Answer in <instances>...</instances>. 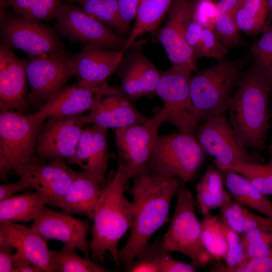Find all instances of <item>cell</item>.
I'll return each mask as SVG.
<instances>
[{
	"mask_svg": "<svg viewBox=\"0 0 272 272\" xmlns=\"http://www.w3.org/2000/svg\"><path fill=\"white\" fill-rule=\"evenodd\" d=\"M132 178V223L128 238L118 253L119 262L124 267L135 259L152 235L168 221L171 200L183 183L175 177L149 173Z\"/></svg>",
	"mask_w": 272,
	"mask_h": 272,
	"instance_id": "1",
	"label": "cell"
},
{
	"mask_svg": "<svg viewBox=\"0 0 272 272\" xmlns=\"http://www.w3.org/2000/svg\"><path fill=\"white\" fill-rule=\"evenodd\" d=\"M133 177L129 170L118 162L113 177L102 190L93 218L92 238L89 248L93 260L102 262L108 251L116 265L119 264L118 243L130 229L133 206L124 192L128 180Z\"/></svg>",
	"mask_w": 272,
	"mask_h": 272,
	"instance_id": "2",
	"label": "cell"
},
{
	"mask_svg": "<svg viewBox=\"0 0 272 272\" xmlns=\"http://www.w3.org/2000/svg\"><path fill=\"white\" fill-rule=\"evenodd\" d=\"M270 82L255 64L242 74L230 98L229 122L239 141L246 148H264L269 127Z\"/></svg>",
	"mask_w": 272,
	"mask_h": 272,
	"instance_id": "3",
	"label": "cell"
},
{
	"mask_svg": "<svg viewBox=\"0 0 272 272\" xmlns=\"http://www.w3.org/2000/svg\"><path fill=\"white\" fill-rule=\"evenodd\" d=\"M241 69L239 60L222 59L191 77L190 97L199 123L227 111Z\"/></svg>",
	"mask_w": 272,
	"mask_h": 272,
	"instance_id": "4",
	"label": "cell"
},
{
	"mask_svg": "<svg viewBox=\"0 0 272 272\" xmlns=\"http://www.w3.org/2000/svg\"><path fill=\"white\" fill-rule=\"evenodd\" d=\"M46 116L40 111L24 115L16 110L0 113V177L34 157L38 134Z\"/></svg>",
	"mask_w": 272,
	"mask_h": 272,
	"instance_id": "5",
	"label": "cell"
},
{
	"mask_svg": "<svg viewBox=\"0 0 272 272\" xmlns=\"http://www.w3.org/2000/svg\"><path fill=\"white\" fill-rule=\"evenodd\" d=\"M195 137L179 131L159 135L147 165V173L175 177L185 183L195 175L203 159Z\"/></svg>",
	"mask_w": 272,
	"mask_h": 272,
	"instance_id": "6",
	"label": "cell"
},
{
	"mask_svg": "<svg viewBox=\"0 0 272 272\" xmlns=\"http://www.w3.org/2000/svg\"><path fill=\"white\" fill-rule=\"evenodd\" d=\"M184 184L181 183L176 191V206L161 242L171 252L188 256L194 266H204L213 258L202 244L201 222L196 216L192 194Z\"/></svg>",
	"mask_w": 272,
	"mask_h": 272,
	"instance_id": "7",
	"label": "cell"
},
{
	"mask_svg": "<svg viewBox=\"0 0 272 272\" xmlns=\"http://www.w3.org/2000/svg\"><path fill=\"white\" fill-rule=\"evenodd\" d=\"M57 31L72 41L118 51L130 48L128 38L89 15L73 3L62 4L55 17Z\"/></svg>",
	"mask_w": 272,
	"mask_h": 272,
	"instance_id": "8",
	"label": "cell"
},
{
	"mask_svg": "<svg viewBox=\"0 0 272 272\" xmlns=\"http://www.w3.org/2000/svg\"><path fill=\"white\" fill-rule=\"evenodd\" d=\"M191 77V72L172 66L161 72L155 93L166 111L165 122L181 132L195 137L199 122L190 97Z\"/></svg>",
	"mask_w": 272,
	"mask_h": 272,
	"instance_id": "9",
	"label": "cell"
},
{
	"mask_svg": "<svg viewBox=\"0 0 272 272\" xmlns=\"http://www.w3.org/2000/svg\"><path fill=\"white\" fill-rule=\"evenodd\" d=\"M1 45L20 49L29 55L51 53L63 49L54 31L37 20L8 14L1 10Z\"/></svg>",
	"mask_w": 272,
	"mask_h": 272,
	"instance_id": "10",
	"label": "cell"
},
{
	"mask_svg": "<svg viewBox=\"0 0 272 272\" xmlns=\"http://www.w3.org/2000/svg\"><path fill=\"white\" fill-rule=\"evenodd\" d=\"M166 118V111L162 108L143 123L115 129L118 162L129 171L133 177L147 173L148 163L159 136V128Z\"/></svg>",
	"mask_w": 272,
	"mask_h": 272,
	"instance_id": "11",
	"label": "cell"
},
{
	"mask_svg": "<svg viewBox=\"0 0 272 272\" xmlns=\"http://www.w3.org/2000/svg\"><path fill=\"white\" fill-rule=\"evenodd\" d=\"M26 73L30 91L26 98L28 106L45 102L64 87L68 80L74 76L70 57L63 50L29 55Z\"/></svg>",
	"mask_w": 272,
	"mask_h": 272,
	"instance_id": "12",
	"label": "cell"
},
{
	"mask_svg": "<svg viewBox=\"0 0 272 272\" xmlns=\"http://www.w3.org/2000/svg\"><path fill=\"white\" fill-rule=\"evenodd\" d=\"M195 137L203 150L215 158L218 169L238 163L257 162L238 140L225 113L203 121L198 126Z\"/></svg>",
	"mask_w": 272,
	"mask_h": 272,
	"instance_id": "13",
	"label": "cell"
},
{
	"mask_svg": "<svg viewBox=\"0 0 272 272\" xmlns=\"http://www.w3.org/2000/svg\"><path fill=\"white\" fill-rule=\"evenodd\" d=\"M38 157L16 166L13 170L26 180L30 188L44 193L47 204L59 207L77 173L64 160L55 159L45 164Z\"/></svg>",
	"mask_w": 272,
	"mask_h": 272,
	"instance_id": "14",
	"label": "cell"
},
{
	"mask_svg": "<svg viewBox=\"0 0 272 272\" xmlns=\"http://www.w3.org/2000/svg\"><path fill=\"white\" fill-rule=\"evenodd\" d=\"M90 113L82 115L86 123L117 129L141 124L150 118L141 114L119 87L106 82L99 85Z\"/></svg>",
	"mask_w": 272,
	"mask_h": 272,
	"instance_id": "15",
	"label": "cell"
},
{
	"mask_svg": "<svg viewBox=\"0 0 272 272\" xmlns=\"http://www.w3.org/2000/svg\"><path fill=\"white\" fill-rule=\"evenodd\" d=\"M85 124L80 114L50 118L38 135V157L43 160L61 159L77 165L76 149Z\"/></svg>",
	"mask_w": 272,
	"mask_h": 272,
	"instance_id": "16",
	"label": "cell"
},
{
	"mask_svg": "<svg viewBox=\"0 0 272 272\" xmlns=\"http://www.w3.org/2000/svg\"><path fill=\"white\" fill-rule=\"evenodd\" d=\"M31 228L43 238L55 239L76 247L89 258L88 223L65 212L55 211L45 205L33 220Z\"/></svg>",
	"mask_w": 272,
	"mask_h": 272,
	"instance_id": "17",
	"label": "cell"
},
{
	"mask_svg": "<svg viewBox=\"0 0 272 272\" xmlns=\"http://www.w3.org/2000/svg\"><path fill=\"white\" fill-rule=\"evenodd\" d=\"M139 48L129 49L118 68L119 88L132 102L155 93L161 73Z\"/></svg>",
	"mask_w": 272,
	"mask_h": 272,
	"instance_id": "18",
	"label": "cell"
},
{
	"mask_svg": "<svg viewBox=\"0 0 272 272\" xmlns=\"http://www.w3.org/2000/svg\"><path fill=\"white\" fill-rule=\"evenodd\" d=\"M28 60L17 56L10 49L0 46V110L22 112L26 102V68Z\"/></svg>",
	"mask_w": 272,
	"mask_h": 272,
	"instance_id": "19",
	"label": "cell"
},
{
	"mask_svg": "<svg viewBox=\"0 0 272 272\" xmlns=\"http://www.w3.org/2000/svg\"><path fill=\"white\" fill-rule=\"evenodd\" d=\"M125 52L91 45H85L76 54L70 57L74 73L86 82L101 85L118 68Z\"/></svg>",
	"mask_w": 272,
	"mask_h": 272,
	"instance_id": "20",
	"label": "cell"
},
{
	"mask_svg": "<svg viewBox=\"0 0 272 272\" xmlns=\"http://www.w3.org/2000/svg\"><path fill=\"white\" fill-rule=\"evenodd\" d=\"M0 242L8 243L20 251L40 271H57L46 239L31 228L0 222Z\"/></svg>",
	"mask_w": 272,
	"mask_h": 272,
	"instance_id": "21",
	"label": "cell"
},
{
	"mask_svg": "<svg viewBox=\"0 0 272 272\" xmlns=\"http://www.w3.org/2000/svg\"><path fill=\"white\" fill-rule=\"evenodd\" d=\"M108 129L96 124L83 128L76 149L77 165L99 185L108 167Z\"/></svg>",
	"mask_w": 272,
	"mask_h": 272,
	"instance_id": "22",
	"label": "cell"
},
{
	"mask_svg": "<svg viewBox=\"0 0 272 272\" xmlns=\"http://www.w3.org/2000/svg\"><path fill=\"white\" fill-rule=\"evenodd\" d=\"M98 86L80 80L64 87L45 101L39 111L46 118L73 116L89 111Z\"/></svg>",
	"mask_w": 272,
	"mask_h": 272,
	"instance_id": "23",
	"label": "cell"
},
{
	"mask_svg": "<svg viewBox=\"0 0 272 272\" xmlns=\"http://www.w3.org/2000/svg\"><path fill=\"white\" fill-rule=\"evenodd\" d=\"M86 172H77L60 208L64 212L85 215L93 219L102 190Z\"/></svg>",
	"mask_w": 272,
	"mask_h": 272,
	"instance_id": "24",
	"label": "cell"
},
{
	"mask_svg": "<svg viewBox=\"0 0 272 272\" xmlns=\"http://www.w3.org/2000/svg\"><path fill=\"white\" fill-rule=\"evenodd\" d=\"M161 242L148 243L134 260L124 267L130 272H194L193 264L174 258Z\"/></svg>",
	"mask_w": 272,
	"mask_h": 272,
	"instance_id": "25",
	"label": "cell"
},
{
	"mask_svg": "<svg viewBox=\"0 0 272 272\" xmlns=\"http://www.w3.org/2000/svg\"><path fill=\"white\" fill-rule=\"evenodd\" d=\"M219 171L224 184L235 201L272 218V204L265 195L241 174L228 169Z\"/></svg>",
	"mask_w": 272,
	"mask_h": 272,
	"instance_id": "26",
	"label": "cell"
},
{
	"mask_svg": "<svg viewBox=\"0 0 272 272\" xmlns=\"http://www.w3.org/2000/svg\"><path fill=\"white\" fill-rule=\"evenodd\" d=\"M47 201L46 195L39 191L12 195L0 201V222L33 220Z\"/></svg>",
	"mask_w": 272,
	"mask_h": 272,
	"instance_id": "27",
	"label": "cell"
},
{
	"mask_svg": "<svg viewBox=\"0 0 272 272\" xmlns=\"http://www.w3.org/2000/svg\"><path fill=\"white\" fill-rule=\"evenodd\" d=\"M158 39L172 67L191 73L196 70L197 57L176 28L168 21L160 29Z\"/></svg>",
	"mask_w": 272,
	"mask_h": 272,
	"instance_id": "28",
	"label": "cell"
},
{
	"mask_svg": "<svg viewBox=\"0 0 272 272\" xmlns=\"http://www.w3.org/2000/svg\"><path fill=\"white\" fill-rule=\"evenodd\" d=\"M173 0H142L138 10L135 21L128 36L131 48L142 46L145 41H137L139 37L157 29Z\"/></svg>",
	"mask_w": 272,
	"mask_h": 272,
	"instance_id": "29",
	"label": "cell"
},
{
	"mask_svg": "<svg viewBox=\"0 0 272 272\" xmlns=\"http://www.w3.org/2000/svg\"><path fill=\"white\" fill-rule=\"evenodd\" d=\"M223 180L219 170L210 165L196 186L198 207L204 216L214 209L220 208L232 198L224 188Z\"/></svg>",
	"mask_w": 272,
	"mask_h": 272,
	"instance_id": "30",
	"label": "cell"
},
{
	"mask_svg": "<svg viewBox=\"0 0 272 272\" xmlns=\"http://www.w3.org/2000/svg\"><path fill=\"white\" fill-rule=\"evenodd\" d=\"M192 5V1L188 0H173L167 21L176 28L196 55L203 28L194 18Z\"/></svg>",
	"mask_w": 272,
	"mask_h": 272,
	"instance_id": "31",
	"label": "cell"
},
{
	"mask_svg": "<svg viewBox=\"0 0 272 272\" xmlns=\"http://www.w3.org/2000/svg\"><path fill=\"white\" fill-rule=\"evenodd\" d=\"M220 209L223 221L238 234L253 229L272 226V218L253 214L232 198Z\"/></svg>",
	"mask_w": 272,
	"mask_h": 272,
	"instance_id": "32",
	"label": "cell"
},
{
	"mask_svg": "<svg viewBox=\"0 0 272 272\" xmlns=\"http://www.w3.org/2000/svg\"><path fill=\"white\" fill-rule=\"evenodd\" d=\"M85 12L125 36L129 26L122 20L118 0H71Z\"/></svg>",
	"mask_w": 272,
	"mask_h": 272,
	"instance_id": "33",
	"label": "cell"
},
{
	"mask_svg": "<svg viewBox=\"0 0 272 272\" xmlns=\"http://www.w3.org/2000/svg\"><path fill=\"white\" fill-rule=\"evenodd\" d=\"M268 16V0H243L234 19L240 30L254 35L262 33Z\"/></svg>",
	"mask_w": 272,
	"mask_h": 272,
	"instance_id": "34",
	"label": "cell"
},
{
	"mask_svg": "<svg viewBox=\"0 0 272 272\" xmlns=\"http://www.w3.org/2000/svg\"><path fill=\"white\" fill-rule=\"evenodd\" d=\"M224 223L221 217L209 214L201 221L202 244L213 259L219 262L225 259L228 250Z\"/></svg>",
	"mask_w": 272,
	"mask_h": 272,
	"instance_id": "35",
	"label": "cell"
},
{
	"mask_svg": "<svg viewBox=\"0 0 272 272\" xmlns=\"http://www.w3.org/2000/svg\"><path fill=\"white\" fill-rule=\"evenodd\" d=\"M75 247L64 244L58 250H50L57 271L59 272H107L109 269L89 258L82 257L76 251Z\"/></svg>",
	"mask_w": 272,
	"mask_h": 272,
	"instance_id": "36",
	"label": "cell"
},
{
	"mask_svg": "<svg viewBox=\"0 0 272 272\" xmlns=\"http://www.w3.org/2000/svg\"><path fill=\"white\" fill-rule=\"evenodd\" d=\"M223 169L230 170L243 176L263 194H272V164L238 163L219 170Z\"/></svg>",
	"mask_w": 272,
	"mask_h": 272,
	"instance_id": "37",
	"label": "cell"
},
{
	"mask_svg": "<svg viewBox=\"0 0 272 272\" xmlns=\"http://www.w3.org/2000/svg\"><path fill=\"white\" fill-rule=\"evenodd\" d=\"M240 237L248 260L272 253V226L249 230Z\"/></svg>",
	"mask_w": 272,
	"mask_h": 272,
	"instance_id": "38",
	"label": "cell"
},
{
	"mask_svg": "<svg viewBox=\"0 0 272 272\" xmlns=\"http://www.w3.org/2000/svg\"><path fill=\"white\" fill-rule=\"evenodd\" d=\"M224 228L228 243V250L224 259L225 264L218 266L213 271L236 272L248 259L239 234L232 230L225 222Z\"/></svg>",
	"mask_w": 272,
	"mask_h": 272,
	"instance_id": "39",
	"label": "cell"
},
{
	"mask_svg": "<svg viewBox=\"0 0 272 272\" xmlns=\"http://www.w3.org/2000/svg\"><path fill=\"white\" fill-rule=\"evenodd\" d=\"M229 48L218 36L214 30L203 28L200 38L196 55L217 59H223Z\"/></svg>",
	"mask_w": 272,
	"mask_h": 272,
	"instance_id": "40",
	"label": "cell"
},
{
	"mask_svg": "<svg viewBox=\"0 0 272 272\" xmlns=\"http://www.w3.org/2000/svg\"><path fill=\"white\" fill-rule=\"evenodd\" d=\"M261 33L260 38L250 45V50L255 65L265 74L272 59V25L266 24Z\"/></svg>",
	"mask_w": 272,
	"mask_h": 272,
	"instance_id": "41",
	"label": "cell"
},
{
	"mask_svg": "<svg viewBox=\"0 0 272 272\" xmlns=\"http://www.w3.org/2000/svg\"><path fill=\"white\" fill-rule=\"evenodd\" d=\"M213 30L228 48L237 47L240 44L239 29L233 16L217 14Z\"/></svg>",
	"mask_w": 272,
	"mask_h": 272,
	"instance_id": "42",
	"label": "cell"
},
{
	"mask_svg": "<svg viewBox=\"0 0 272 272\" xmlns=\"http://www.w3.org/2000/svg\"><path fill=\"white\" fill-rule=\"evenodd\" d=\"M26 18L35 20L55 19L61 0H24Z\"/></svg>",
	"mask_w": 272,
	"mask_h": 272,
	"instance_id": "43",
	"label": "cell"
},
{
	"mask_svg": "<svg viewBox=\"0 0 272 272\" xmlns=\"http://www.w3.org/2000/svg\"><path fill=\"white\" fill-rule=\"evenodd\" d=\"M194 18L203 28L214 29L216 20V3L213 0L192 1Z\"/></svg>",
	"mask_w": 272,
	"mask_h": 272,
	"instance_id": "44",
	"label": "cell"
},
{
	"mask_svg": "<svg viewBox=\"0 0 272 272\" xmlns=\"http://www.w3.org/2000/svg\"><path fill=\"white\" fill-rule=\"evenodd\" d=\"M236 272H272V253L264 257L248 260Z\"/></svg>",
	"mask_w": 272,
	"mask_h": 272,
	"instance_id": "45",
	"label": "cell"
},
{
	"mask_svg": "<svg viewBox=\"0 0 272 272\" xmlns=\"http://www.w3.org/2000/svg\"><path fill=\"white\" fill-rule=\"evenodd\" d=\"M14 249V248L10 244L0 242L1 272H16L14 254L12 253Z\"/></svg>",
	"mask_w": 272,
	"mask_h": 272,
	"instance_id": "46",
	"label": "cell"
},
{
	"mask_svg": "<svg viewBox=\"0 0 272 272\" xmlns=\"http://www.w3.org/2000/svg\"><path fill=\"white\" fill-rule=\"evenodd\" d=\"M142 0H118L119 11L122 20L129 26L135 18L138 8Z\"/></svg>",
	"mask_w": 272,
	"mask_h": 272,
	"instance_id": "47",
	"label": "cell"
},
{
	"mask_svg": "<svg viewBox=\"0 0 272 272\" xmlns=\"http://www.w3.org/2000/svg\"><path fill=\"white\" fill-rule=\"evenodd\" d=\"M30 188L27 181L22 177L15 183L0 185V201L5 199L18 191Z\"/></svg>",
	"mask_w": 272,
	"mask_h": 272,
	"instance_id": "48",
	"label": "cell"
},
{
	"mask_svg": "<svg viewBox=\"0 0 272 272\" xmlns=\"http://www.w3.org/2000/svg\"><path fill=\"white\" fill-rule=\"evenodd\" d=\"M243 0H218L216 3L217 14H229L234 17Z\"/></svg>",
	"mask_w": 272,
	"mask_h": 272,
	"instance_id": "49",
	"label": "cell"
},
{
	"mask_svg": "<svg viewBox=\"0 0 272 272\" xmlns=\"http://www.w3.org/2000/svg\"><path fill=\"white\" fill-rule=\"evenodd\" d=\"M16 272H40L20 251L16 250L14 254Z\"/></svg>",
	"mask_w": 272,
	"mask_h": 272,
	"instance_id": "50",
	"label": "cell"
},
{
	"mask_svg": "<svg viewBox=\"0 0 272 272\" xmlns=\"http://www.w3.org/2000/svg\"><path fill=\"white\" fill-rule=\"evenodd\" d=\"M265 75L270 82L272 91V59L269 65V66L266 72Z\"/></svg>",
	"mask_w": 272,
	"mask_h": 272,
	"instance_id": "51",
	"label": "cell"
},
{
	"mask_svg": "<svg viewBox=\"0 0 272 272\" xmlns=\"http://www.w3.org/2000/svg\"><path fill=\"white\" fill-rule=\"evenodd\" d=\"M268 15H270L272 18V0H268Z\"/></svg>",
	"mask_w": 272,
	"mask_h": 272,
	"instance_id": "52",
	"label": "cell"
},
{
	"mask_svg": "<svg viewBox=\"0 0 272 272\" xmlns=\"http://www.w3.org/2000/svg\"><path fill=\"white\" fill-rule=\"evenodd\" d=\"M269 153H270V159L269 163L272 164V139L271 141V143L269 147Z\"/></svg>",
	"mask_w": 272,
	"mask_h": 272,
	"instance_id": "53",
	"label": "cell"
},
{
	"mask_svg": "<svg viewBox=\"0 0 272 272\" xmlns=\"http://www.w3.org/2000/svg\"><path fill=\"white\" fill-rule=\"evenodd\" d=\"M188 1H194L195 0H188Z\"/></svg>",
	"mask_w": 272,
	"mask_h": 272,
	"instance_id": "54",
	"label": "cell"
}]
</instances>
